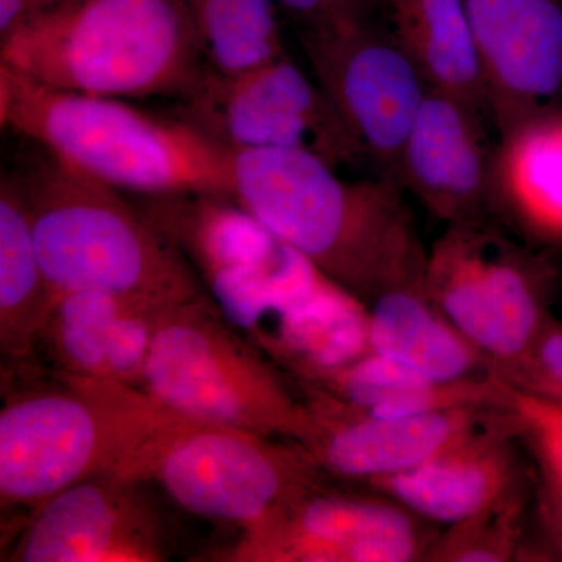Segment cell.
<instances>
[{
  "label": "cell",
  "instance_id": "obj_1",
  "mask_svg": "<svg viewBox=\"0 0 562 562\" xmlns=\"http://www.w3.org/2000/svg\"><path fill=\"white\" fill-rule=\"evenodd\" d=\"M171 414L127 384L63 375L33 361L2 366V516L25 520L72 484L116 472Z\"/></svg>",
  "mask_w": 562,
  "mask_h": 562
},
{
  "label": "cell",
  "instance_id": "obj_2",
  "mask_svg": "<svg viewBox=\"0 0 562 562\" xmlns=\"http://www.w3.org/2000/svg\"><path fill=\"white\" fill-rule=\"evenodd\" d=\"M0 122L91 179L133 195L231 199L232 154L179 117L36 83L0 66Z\"/></svg>",
  "mask_w": 562,
  "mask_h": 562
},
{
  "label": "cell",
  "instance_id": "obj_3",
  "mask_svg": "<svg viewBox=\"0 0 562 562\" xmlns=\"http://www.w3.org/2000/svg\"><path fill=\"white\" fill-rule=\"evenodd\" d=\"M0 66L57 90L176 101L205 74L184 0H57L0 36Z\"/></svg>",
  "mask_w": 562,
  "mask_h": 562
},
{
  "label": "cell",
  "instance_id": "obj_4",
  "mask_svg": "<svg viewBox=\"0 0 562 562\" xmlns=\"http://www.w3.org/2000/svg\"><path fill=\"white\" fill-rule=\"evenodd\" d=\"M43 151L13 172L52 290L109 292L162 306L206 294L176 243L133 201Z\"/></svg>",
  "mask_w": 562,
  "mask_h": 562
},
{
  "label": "cell",
  "instance_id": "obj_5",
  "mask_svg": "<svg viewBox=\"0 0 562 562\" xmlns=\"http://www.w3.org/2000/svg\"><path fill=\"white\" fill-rule=\"evenodd\" d=\"M231 199L331 281L402 272L408 225L397 181L346 180L302 150H231Z\"/></svg>",
  "mask_w": 562,
  "mask_h": 562
},
{
  "label": "cell",
  "instance_id": "obj_6",
  "mask_svg": "<svg viewBox=\"0 0 562 562\" xmlns=\"http://www.w3.org/2000/svg\"><path fill=\"white\" fill-rule=\"evenodd\" d=\"M260 350L222 316L209 292L172 303L155 321L143 390L187 419L308 439L312 417Z\"/></svg>",
  "mask_w": 562,
  "mask_h": 562
},
{
  "label": "cell",
  "instance_id": "obj_7",
  "mask_svg": "<svg viewBox=\"0 0 562 562\" xmlns=\"http://www.w3.org/2000/svg\"><path fill=\"white\" fill-rule=\"evenodd\" d=\"M133 202L176 243L222 316L257 347L268 322L279 338L283 325L328 281L232 199L135 195Z\"/></svg>",
  "mask_w": 562,
  "mask_h": 562
},
{
  "label": "cell",
  "instance_id": "obj_8",
  "mask_svg": "<svg viewBox=\"0 0 562 562\" xmlns=\"http://www.w3.org/2000/svg\"><path fill=\"white\" fill-rule=\"evenodd\" d=\"M268 438L172 413L113 473L155 484L192 516L249 530L299 494L297 462Z\"/></svg>",
  "mask_w": 562,
  "mask_h": 562
},
{
  "label": "cell",
  "instance_id": "obj_9",
  "mask_svg": "<svg viewBox=\"0 0 562 562\" xmlns=\"http://www.w3.org/2000/svg\"><path fill=\"white\" fill-rule=\"evenodd\" d=\"M177 116L228 150H302L333 168L364 155L317 80L288 55L233 77L203 74Z\"/></svg>",
  "mask_w": 562,
  "mask_h": 562
},
{
  "label": "cell",
  "instance_id": "obj_10",
  "mask_svg": "<svg viewBox=\"0 0 562 562\" xmlns=\"http://www.w3.org/2000/svg\"><path fill=\"white\" fill-rule=\"evenodd\" d=\"M299 38L314 79L327 92L364 155L397 181L402 150L425 98L427 81L375 18Z\"/></svg>",
  "mask_w": 562,
  "mask_h": 562
},
{
  "label": "cell",
  "instance_id": "obj_11",
  "mask_svg": "<svg viewBox=\"0 0 562 562\" xmlns=\"http://www.w3.org/2000/svg\"><path fill=\"white\" fill-rule=\"evenodd\" d=\"M147 486L113 472L72 484L20 525L7 561H168L171 538Z\"/></svg>",
  "mask_w": 562,
  "mask_h": 562
},
{
  "label": "cell",
  "instance_id": "obj_12",
  "mask_svg": "<svg viewBox=\"0 0 562 562\" xmlns=\"http://www.w3.org/2000/svg\"><path fill=\"white\" fill-rule=\"evenodd\" d=\"M498 136L562 92V0H464Z\"/></svg>",
  "mask_w": 562,
  "mask_h": 562
},
{
  "label": "cell",
  "instance_id": "obj_13",
  "mask_svg": "<svg viewBox=\"0 0 562 562\" xmlns=\"http://www.w3.org/2000/svg\"><path fill=\"white\" fill-rule=\"evenodd\" d=\"M166 306L109 292L57 294L29 361L63 375L143 390L155 321Z\"/></svg>",
  "mask_w": 562,
  "mask_h": 562
},
{
  "label": "cell",
  "instance_id": "obj_14",
  "mask_svg": "<svg viewBox=\"0 0 562 562\" xmlns=\"http://www.w3.org/2000/svg\"><path fill=\"white\" fill-rule=\"evenodd\" d=\"M484 120L468 103L430 88L403 147L397 181L446 216L479 210L494 194L495 151Z\"/></svg>",
  "mask_w": 562,
  "mask_h": 562
},
{
  "label": "cell",
  "instance_id": "obj_15",
  "mask_svg": "<svg viewBox=\"0 0 562 562\" xmlns=\"http://www.w3.org/2000/svg\"><path fill=\"white\" fill-rule=\"evenodd\" d=\"M487 243L457 235L436 260L443 310L469 338L497 355L517 353L535 328V297L520 268Z\"/></svg>",
  "mask_w": 562,
  "mask_h": 562
},
{
  "label": "cell",
  "instance_id": "obj_16",
  "mask_svg": "<svg viewBox=\"0 0 562 562\" xmlns=\"http://www.w3.org/2000/svg\"><path fill=\"white\" fill-rule=\"evenodd\" d=\"M384 27L431 90L468 103L491 121L482 61L464 0H379Z\"/></svg>",
  "mask_w": 562,
  "mask_h": 562
},
{
  "label": "cell",
  "instance_id": "obj_17",
  "mask_svg": "<svg viewBox=\"0 0 562 562\" xmlns=\"http://www.w3.org/2000/svg\"><path fill=\"white\" fill-rule=\"evenodd\" d=\"M57 292L33 239L27 205L13 171L0 180V355L2 366L31 360Z\"/></svg>",
  "mask_w": 562,
  "mask_h": 562
},
{
  "label": "cell",
  "instance_id": "obj_18",
  "mask_svg": "<svg viewBox=\"0 0 562 562\" xmlns=\"http://www.w3.org/2000/svg\"><path fill=\"white\" fill-rule=\"evenodd\" d=\"M495 192L527 221L562 233V111H546L501 138Z\"/></svg>",
  "mask_w": 562,
  "mask_h": 562
},
{
  "label": "cell",
  "instance_id": "obj_19",
  "mask_svg": "<svg viewBox=\"0 0 562 562\" xmlns=\"http://www.w3.org/2000/svg\"><path fill=\"white\" fill-rule=\"evenodd\" d=\"M449 435V422L438 414L402 419L372 417L328 432L321 442V460L347 476L403 472L438 452Z\"/></svg>",
  "mask_w": 562,
  "mask_h": 562
},
{
  "label": "cell",
  "instance_id": "obj_20",
  "mask_svg": "<svg viewBox=\"0 0 562 562\" xmlns=\"http://www.w3.org/2000/svg\"><path fill=\"white\" fill-rule=\"evenodd\" d=\"M206 72L233 77L286 54L276 0H184Z\"/></svg>",
  "mask_w": 562,
  "mask_h": 562
},
{
  "label": "cell",
  "instance_id": "obj_21",
  "mask_svg": "<svg viewBox=\"0 0 562 562\" xmlns=\"http://www.w3.org/2000/svg\"><path fill=\"white\" fill-rule=\"evenodd\" d=\"M369 339L380 357L402 362L430 382H449L465 371L468 351L408 292H390L376 303Z\"/></svg>",
  "mask_w": 562,
  "mask_h": 562
},
{
  "label": "cell",
  "instance_id": "obj_22",
  "mask_svg": "<svg viewBox=\"0 0 562 562\" xmlns=\"http://www.w3.org/2000/svg\"><path fill=\"white\" fill-rule=\"evenodd\" d=\"M369 338L357 302L335 281L319 292L284 324L279 346L317 369H339L353 360Z\"/></svg>",
  "mask_w": 562,
  "mask_h": 562
},
{
  "label": "cell",
  "instance_id": "obj_23",
  "mask_svg": "<svg viewBox=\"0 0 562 562\" xmlns=\"http://www.w3.org/2000/svg\"><path fill=\"white\" fill-rule=\"evenodd\" d=\"M406 505L443 522H454L479 512L491 484L486 472L473 464H427L408 469L392 482Z\"/></svg>",
  "mask_w": 562,
  "mask_h": 562
},
{
  "label": "cell",
  "instance_id": "obj_24",
  "mask_svg": "<svg viewBox=\"0 0 562 562\" xmlns=\"http://www.w3.org/2000/svg\"><path fill=\"white\" fill-rule=\"evenodd\" d=\"M346 395L380 419H402L430 413V380L402 362L376 355L347 372Z\"/></svg>",
  "mask_w": 562,
  "mask_h": 562
},
{
  "label": "cell",
  "instance_id": "obj_25",
  "mask_svg": "<svg viewBox=\"0 0 562 562\" xmlns=\"http://www.w3.org/2000/svg\"><path fill=\"white\" fill-rule=\"evenodd\" d=\"M301 31H325L371 20L379 0H276Z\"/></svg>",
  "mask_w": 562,
  "mask_h": 562
},
{
  "label": "cell",
  "instance_id": "obj_26",
  "mask_svg": "<svg viewBox=\"0 0 562 562\" xmlns=\"http://www.w3.org/2000/svg\"><path fill=\"white\" fill-rule=\"evenodd\" d=\"M57 0H0V36Z\"/></svg>",
  "mask_w": 562,
  "mask_h": 562
},
{
  "label": "cell",
  "instance_id": "obj_27",
  "mask_svg": "<svg viewBox=\"0 0 562 562\" xmlns=\"http://www.w3.org/2000/svg\"><path fill=\"white\" fill-rule=\"evenodd\" d=\"M542 360L550 371L562 376V335L553 336L543 344Z\"/></svg>",
  "mask_w": 562,
  "mask_h": 562
},
{
  "label": "cell",
  "instance_id": "obj_28",
  "mask_svg": "<svg viewBox=\"0 0 562 562\" xmlns=\"http://www.w3.org/2000/svg\"><path fill=\"white\" fill-rule=\"evenodd\" d=\"M460 561L468 562H491L497 561V557L494 553L486 552V550H473V552H468L462 554Z\"/></svg>",
  "mask_w": 562,
  "mask_h": 562
},
{
  "label": "cell",
  "instance_id": "obj_29",
  "mask_svg": "<svg viewBox=\"0 0 562 562\" xmlns=\"http://www.w3.org/2000/svg\"><path fill=\"white\" fill-rule=\"evenodd\" d=\"M557 443H554V449H557L558 458H560L562 464V432H557V439H554Z\"/></svg>",
  "mask_w": 562,
  "mask_h": 562
}]
</instances>
